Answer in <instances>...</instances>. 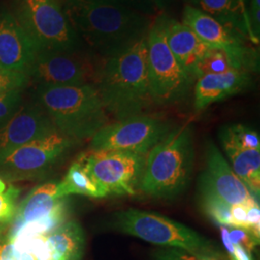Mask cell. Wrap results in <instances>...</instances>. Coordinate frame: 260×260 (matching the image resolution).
<instances>
[{
	"label": "cell",
	"mask_w": 260,
	"mask_h": 260,
	"mask_svg": "<svg viewBox=\"0 0 260 260\" xmlns=\"http://www.w3.org/2000/svg\"><path fill=\"white\" fill-rule=\"evenodd\" d=\"M202 11L213 17L243 37L254 44L258 39L253 35L251 29L250 12L248 4L250 0H198Z\"/></svg>",
	"instance_id": "obj_18"
},
{
	"label": "cell",
	"mask_w": 260,
	"mask_h": 260,
	"mask_svg": "<svg viewBox=\"0 0 260 260\" xmlns=\"http://www.w3.org/2000/svg\"><path fill=\"white\" fill-rule=\"evenodd\" d=\"M104 107L117 121L146 114L149 91L147 36L116 55L105 58L94 80Z\"/></svg>",
	"instance_id": "obj_2"
},
{
	"label": "cell",
	"mask_w": 260,
	"mask_h": 260,
	"mask_svg": "<svg viewBox=\"0 0 260 260\" xmlns=\"http://www.w3.org/2000/svg\"><path fill=\"white\" fill-rule=\"evenodd\" d=\"M183 24L193 30L205 43L221 47H237L245 45L239 33L223 25L204 11L187 5L183 12Z\"/></svg>",
	"instance_id": "obj_17"
},
{
	"label": "cell",
	"mask_w": 260,
	"mask_h": 260,
	"mask_svg": "<svg viewBox=\"0 0 260 260\" xmlns=\"http://www.w3.org/2000/svg\"><path fill=\"white\" fill-rule=\"evenodd\" d=\"M250 19L253 35L259 40L260 33V0H250Z\"/></svg>",
	"instance_id": "obj_33"
},
{
	"label": "cell",
	"mask_w": 260,
	"mask_h": 260,
	"mask_svg": "<svg viewBox=\"0 0 260 260\" xmlns=\"http://www.w3.org/2000/svg\"><path fill=\"white\" fill-rule=\"evenodd\" d=\"M171 131V125L160 118L141 114L108 123L91 138L90 149L126 150L148 154Z\"/></svg>",
	"instance_id": "obj_9"
},
{
	"label": "cell",
	"mask_w": 260,
	"mask_h": 260,
	"mask_svg": "<svg viewBox=\"0 0 260 260\" xmlns=\"http://www.w3.org/2000/svg\"><path fill=\"white\" fill-rule=\"evenodd\" d=\"M200 192L212 193L231 205L257 201L234 174L221 151L211 141H208L206 147V169L200 178Z\"/></svg>",
	"instance_id": "obj_12"
},
{
	"label": "cell",
	"mask_w": 260,
	"mask_h": 260,
	"mask_svg": "<svg viewBox=\"0 0 260 260\" xmlns=\"http://www.w3.org/2000/svg\"><path fill=\"white\" fill-rule=\"evenodd\" d=\"M149 91L152 103L172 105L180 103L190 92L194 81L178 64L168 47L165 19L149 28L147 35Z\"/></svg>",
	"instance_id": "obj_7"
},
{
	"label": "cell",
	"mask_w": 260,
	"mask_h": 260,
	"mask_svg": "<svg viewBox=\"0 0 260 260\" xmlns=\"http://www.w3.org/2000/svg\"><path fill=\"white\" fill-rule=\"evenodd\" d=\"M22 90H14L0 94V127L5 124L20 108Z\"/></svg>",
	"instance_id": "obj_26"
},
{
	"label": "cell",
	"mask_w": 260,
	"mask_h": 260,
	"mask_svg": "<svg viewBox=\"0 0 260 260\" xmlns=\"http://www.w3.org/2000/svg\"><path fill=\"white\" fill-rule=\"evenodd\" d=\"M100 66L77 51L38 52L27 76L39 88L79 86L95 80Z\"/></svg>",
	"instance_id": "obj_11"
},
{
	"label": "cell",
	"mask_w": 260,
	"mask_h": 260,
	"mask_svg": "<svg viewBox=\"0 0 260 260\" xmlns=\"http://www.w3.org/2000/svg\"><path fill=\"white\" fill-rule=\"evenodd\" d=\"M232 260H252V257L251 252L246 251L239 246H234V252Z\"/></svg>",
	"instance_id": "obj_35"
},
{
	"label": "cell",
	"mask_w": 260,
	"mask_h": 260,
	"mask_svg": "<svg viewBox=\"0 0 260 260\" xmlns=\"http://www.w3.org/2000/svg\"><path fill=\"white\" fill-rule=\"evenodd\" d=\"M103 1H108V2H114V3H120V4H124L130 7H133L136 3H138L141 0H103Z\"/></svg>",
	"instance_id": "obj_36"
},
{
	"label": "cell",
	"mask_w": 260,
	"mask_h": 260,
	"mask_svg": "<svg viewBox=\"0 0 260 260\" xmlns=\"http://www.w3.org/2000/svg\"><path fill=\"white\" fill-rule=\"evenodd\" d=\"M228 230L230 239L233 245L242 247L249 252H251L255 246L259 244V241L256 240L253 235L247 230L235 226H228Z\"/></svg>",
	"instance_id": "obj_29"
},
{
	"label": "cell",
	"mask_w": 260,
	"mask_h": 260,
	"mask_svg": "<svg viewBox=\"0 0 260 260\" xmlns=\"http://www.w3.org/2000/svg\"><path fill=\"white\" fill-rule=\"evenodd\" d=\"M231 161L234 174L247 186L251 195L257 201L260 193V150L239 148L222 143Z\"/></svg>",
	"instance_id": "obj_21"
},
{
	"label": "cell",
	"mask_w": 260,
	"mask_h": 260,
	"mask_svg": "<svg viewBox=\"0 0 260 260\" xmlns=\"http://www.w3.org/2000/svg\"><path fill=\"white\" fill-rule=\"evenodd\" d=\"M38 99L56 129L75 141L92 138L109 123L94 84L39 88Z\"/></svg>",
	"instance_id": "obj_3"
},
{
	"label": "cell",
	"mask_w": 260,
	"mask_h": 260,
	"mask_svg": "<svg viewBox=\"0 0 260 260\" xmlns=\"http://www.w3.org/2000/svg\"><path fill=\"white\" fill-rule=\"evenodd\" d=\"M0 260H36L29 251L19 248L11 240L0 245Z\"/></svg>",
	"instance_id": "obj_30"
},
{
	"label": "cell",
	"mask_w": 260,
	"mask_h": 260,
	"mask_svg": "<svg viewBox=\"0 0 260 260\" xmlns=\"http://www.w3.org/2000/svg\"><path fill=\"white\" fill-rule=\"evenodd\" d=\"M194 158L191 128L171 130L147 154L140 189L155 199H176L190 182Z\"/></svg>",
	"instance_id": "obj_4"
},
{
	"label": "cell",
	"mask_w": 260,
	"mask_h": 260,
	"mask_svg": "<svg viewBox=\"0 0 260 260\" xmlns=\"http://www.w3.org/2000/svg\"><path fill=\"white\" fill-rule=\"evenodd\" d=\"M249 203L232 205V209H231L232 221H231L230 226L241 228V229L249 231V223H248V219H247V205Z\"/></svg>",
	"instance_id": "obj_32"
},
{
	"label": "cell",
	"mask_w": 260,
	"mask_h": 260,
	"mask_svg": "<svg viewBox=\"0 0 260 260\" xmlns=\"http://www.w3.org/2000/svg\"><path fill=\"white\" fill-rule=\"evenodd\" d=\"M70 195H83L91 198H104L108 196L93 179L80 156L72 164L64 179L57 185V196L59 199Z\"/></svg>",
	"instance_id": "obj_22"
},
{
	"label": "cell",
	"mask_w": 260,
	"mask_h": 260,
	"mask_svg": "<svg viewBox=\"0 0 260 260\" xmlns=\"http://www.w3.org/2000/svg\"><path fill=\"white\" fill-rule=\"evenodd\" d=\"M200 259L202 260H220L218 258H214V257H210V256H202V257H199Z\"/></svg>",
	"instance_id": "obj_38"
},
{
	"label": "cell",
	"mask_w": 260,
	"mask_h": 260,
	"mask_svg": "<svg viewBox=\"0 0 260 260\" xmlns=\"http://www.w3.org/2000/svg\"><path fill=\"white\" fill-rule=\"evenodd\" d=\"M67 202V199L63 198L56 205L55 208L46 217L32 223L22 224L17 229H11L8 238L32 237L47 235L52 233L57 228L67 222L69 216V207Z\"/></svg>",
	"instance_id": "obj_23"
},
{
	"label": "cell",
	"mask_w": 260,
	"mask_h": 260,
	"mask_svg": "<svg viewBox=\"0 0 260 260\" xmlns=\"http://www.w3.org/2000/svg\"><path fill=\"white\" fill-rule=\"evenodd\" d=\"M201 204L205 213L219 225H231L232 205L208 192H201Z\"/></svg>",
	"instance_id": "obj_25"
},
{
	"label": "cell",
	"mask_w": 260,
	"mask_h": 260,
	"mask_svg": "<svg viewBox=\"0 0 260 260\" xmlns=\"http://www.w3.org/2000/svg\"><path fill=\"white\" fill-rule=\"evenodd\" d=\"M56 131L58 130L41 106L21 107L0 127V155Z\"/></svg>",
	"instance_id": "obj_13"
},
{
	"label": "cell",
	"mask_w": 260,
	"mask_h": 260,
	"mask_svg": "<svg viewBox=\"0 0 260 260\" xmlns=\"http://www.w3.org/2000/svg\"><path fill=\"white\" fill-rule=\"evenodd\" d=\"M251 84L250 72L231 70L198 78L195 86V108L198 111L248 89Z\"/></svg>",
	"instance_id": "obj_15"
},
{
	"label": "cell",
	"mask_w": 260,
	"mask_h": 260,
	"mask_svg": "<svg viewBox=\"0 0 260 260\" xmlns=\"http://www.w3.org/2000/svg\"><path fill=\"white\" fill-rule=\"evenodd\" d=\"M52 260H80L85 250V235L81 225L67 221L46 235Z\"/></svg>",
	"instance_id": "obj_20"
},
{
	"label": "cell",
	"mask_w": 260,
	"mask_h": 260,
	"mask_svg": "<svg viewBox=\"0 0 260 260\" xmlns=\"http://www.w3.org/2000/svg\"><path fill=\"white\" fill-rule=\"evenodd\" d=\"M20 194V189L9 185L0 194V223L11 222L17 210L16 202Z\"/></svg>",
	"instance_id": "obj_27"
},
{
	"label": "cell",
	"mask_w": 260,
	"mask_h": 260,
	"mask_svg": "<svg viewBox=\"0 0 260 260\" xmlns=\"http://www.w3.org/2000/svg\"><path fill=\"white\" fill-rule=\"evenodd\" d=\"M165 33L168 47L178 64L194 79V70L198 62L209 47L185 24L165 19Z\"/></svg>",
	"instance_id": "obj_16"
},
{
	"label": "cell",
	"mask_w": 260,
	"mask_h": 260,
	"mask_svg": "<svg viewBox=\"0 0 260 260\" xmlns=\"http://www.w3.org/2000/svg\"><path fill=\"white\" fill-rule=\"evenodd\" d=\"M7 188V184L5 183V181L0 177V194L3 193Z\"/></svg>",
	"instance_id": "obj_37"
},
{
	"label": "cell",
	"mask_w": 260,
	"mask_h": 260,
	"mask_svg": "<svg viewBox=\"0 0 260 260\" xmlns=\"http://www.w3.org/2000/svg\"><path fill=\"white\" fill-rule=\"evenodd\" d=\"M220 230H221V236H222V241H223L224 249H225L229 256L232 259L233 256V252H234V245L230 239L228 226L226 225H220Z\"/></svg>",
	"instance_id": "obj_34"
},
{
	"label": "cell",
	"mask_w": 260,
	"mask_h": 260,
	"mask_svg": "<svg viewBox=\"0 0 260 260\" xmlns=\"http://www.w3.org/2000/svg\"><path fill=\"white\" fill-rule=\"evenodd\" d=\"M64 12L79 38L104 58L148 35L147 16L124 4L103 0H64Z\"/></svg>",
	"instance_id": "obj_1"
},
{
	"label": "cell",
	"mask_w": 260,
	"mask_h": 260,
	"mask_svg": "<svg viewBox=\"0 0 260 260\" xmlns=\"http://www.w3.org/2000/svg\"><path fill=\"white\" fill-rule=\"evenodd\" d=\"M13 11L37 53L79 49V36L57 0H13Z\"/></svg>",
	"instance_id": "obj_6"
},
{
	"label": "cell",
	"mask_w": 260,
	"mask_h": 260,
	"mask_svg": "<svg viewBox=\"0 0 260 260\" xmlns=\"http://www.w3.org/2000/svg\"><path fill=\"white\" fill-rule=\"evenodd\" d=\"M57 182H47L34 188L17 207L12 229L38 221L50 213L62 200L57 196Z\"/></svg>",
	"instance_id": "obj_19"
},
{
	"label": "cell",
	"mask_w": 260,
	"mask_h": 260,
	"mask_svg": "<svg viewBox=\"0 0 260 260\" xmlns=\"http://www.w3.org/2000/svg\"><path fill=\"white\" fill-rule=\"evenodd\" d=\"M59 131L0 155V174L10 180L26 179L46 173L75 145Z\"/></svg>",
	"instance_id": "obj_10"
},
{
	"label": "cell",
	"mask_w": 260,
	"mask_h": 260,
	"mask_svg": "<svg viewBox=\"0 0 260 260\" xmlns=\"http://www.w3.org/2000/svg\"><path fill=\"white\" fill-rule=\"evenodd\" d=\"M28 82L27 75L22 73L0 69V94L14 90H22Z\"/></svg>",
	"instance_id": "obj_28"
},
{
	"label": "cell",
	"mask_w": 260,
	"mask_h": 260,
	"mask_svg": "<svg viewBox=\"0 0 260 260\" xmlns=\"http://www.w3.org/2000/svg\"><path fill=\"white\" fill-rule=\"evenodd\" d=\"M219 138L221 143H228L243 149L260 150L259 134L243 124L224 126L219 133Z\"/></svg>",
	"instance_id": "obj_24"
},
{
	"label": "cell",
	"mask_w": 260,
	"mask_h": 260,
	"mask_svg": "<svg viewBox=\"0 0 260 260\" xmlns=\"http://www.w3.org/2000/svg\"><path fill=\"white\" fill-rule=\"evenodd\" d=\"M153 260H202L195 256L194 254L188 251L176 249V248H168L163 247L152 252Z\"/></svg>",
	"instance_id": "obj_31"
},
{
	"label": "cell",
	"mask_w": 260,
	"mask_h": 260,
	"mask_svg": "<svg viewBox=\"0 0 260 260\" xmlns=\"http://www.w3.org/2000/svg\"><path fill=\"white\" fill-rule=\"evenodd\" d=\"M37 51L19 21L7 12L0 13V69L27 75Z\"/></svg>",
	"instance_id": "obj_14"
},
{
	"label": "cell",
	"mask_w": 260,
	"mask_h": 260,
	"mask_svg": "<svg viewBox=\"0 0 260 260\" xmlns=\"http://www.w3.org/2000/svg\"><path fill=\"white\" fill-rule=\"evenodd\" d=\"M113 226L120 233L161 247L180 249L197 257L226 258L213 241L183 223L159 214L130 208L115 214Z\"/></svg>",
	"instance_id": "obj_5"
},
{
	"label": "cell",
	"mask_w": 260,
	"mask_h": 260,
	"mask_svg": "<svg viewBox=\"0 0 260 260\" xmlns=\"http://www.w3.org/2000/svg\"><path fill=\"white\" fill-rule=\"evenodd\" d=\"M80 157L107 195L134 196L137 193L147 154L126 150L90 149L80 154Z\"/></svg>",
	"instance_id": "obj_8"
}]
</instances>
